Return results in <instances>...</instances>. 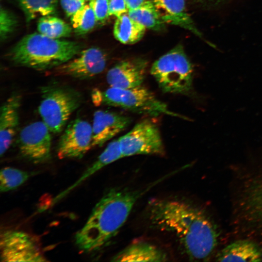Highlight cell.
Returning <instances> with one entry per match:
<instances>
[{
	"mask_svg": "<svg viewBox=\"0 0 262 262\" xmlns=\"http://www.w3.org/2000/svg\"><path fill=\"white\" fill-rule=\"evenodd\" d=\"M147 218L156 229L174 235L191 260H205L217 245L218 234L213 223L203 212L184 201L151 200Z\"/></svg>",
	"mask_w": 262,
	"mask_h": 262,
	"instance_id": "cell-1",
	"label": "cell"
},
{
	"mask_svg": "<svg viewBox=\"0 0 262 262\" xmlns=\"http://www.w3.org/2000/svg\"><path fill=\"white\" fill-rule=\"evenodd\" d=\"M143 192L113 189L95 205L84 226L74 237L82 252H92L104 247L128 219Z\"/></svg>",
	"mask_w": 262,
	"mask_h": 262,
	"instance_id": "cell-2",
	"label": "cell"
},
{
	"mask_svg": "<svg viewBox=\"0 0 262 262\" xmlns=\"http://www.w3.org/2000/svg\"><path fill=\"white\" fill-rule=\"evenodd\" d=\"M81 46L73 41L60 40L40 33L23 37L11 49L9 57L16 66L38 71L54 68L80 52Z\"/></svg>",
	"mask_w": 262,
	"mask_h": 262,
	"instance_id": "cell-3",
	"label": "cell"
},
{
	"mask_svg": "<svg viewBox=\"0 0 262 262\" xmlns=\"http://www.w3.org/2000/svg\"><path fill=\"white\" fill-rule=\"evenodd\" d=\"M92 99L97 105L119 107L151 116L165 114L186 118L171 111L165 103L142 85L130 88L110 87L104 91L97 90L93 92Z\"/></svg>",
	"mask_w": 262,
	"mask_h": 262,
	"instance_id": "cell-4",
	"label": "cell"
},
{
	"mask_svg": "<svg viewBox=\"0 0 262 262\" xmlns=\"http://www.w3.org/2000/svg\"><path fill=\"white\" fill-rule=\"evenodd\" d=\"M40 91V115L51 133H59L81 105L82 95L73 88L57 84L44 86Z\"/></svg>",
	"mask_w": 262,
	"mask_h": 262,
	"instance_id": "cell-5",
	"label": "cell"
},
{
	"mask_svg": "<svg viewBox=\"0 0 262 262\" xmlns=\"http://www.w3.org/2000/svg\"><path fill=\"white\" fill-rule=\"evenodd\" d=\"M150 73L164 92L187 94L192 89L193 67L180 46L157 60Z\"/></svg>",
	"mask_w": 262,
	"mask_h": 262,
	"instance_id": "cell-6",
	"label": "cell"
},
{
	"mask_svg": "<svg viewBox=\"0 0 262 262\" xmlns=\"http://www.w3.org/2000/svg\"><path fill=\"white\" fill-rule=\"evenodd\" d=\"M118 140L123 157L141 154L163 155L165 153L158 127L148 119L137 123Z\"/></svg>",
	"mask_w": 262,
	"mask_h": 262,
	"instance_id": "cell-7",
	"label": "cell"
},
{
	"mask_svg": "<svg viewBox=\"0 0 262 262\" xmlns=\"http://www.w3.org/2000/svg\"><path fill=\"white\" fill-rule=\"evenodd\" d=\"M1 262H46L37 240L20 230L7 229L0 237Z\"/></svg>",
	"mask_w": 262,
	"mask_h": 262,
	"instance_id": "cell-8",
	"label": "cell"
},
{
	"mask_svg": "<svg viewBox=\"0 0 262 262\" xmlns=\"http://www.w3.org/2000/svg\"><path fill=\"white\" fill-rule=\"evenodd\" d=\"M51 132L43 121L33 122L23 128L17 137L20 155L33 164L50 160Z\"/></svg>",
	"mask_w": 262,
	"mask_h": 262,
	"instance_id": "cell-9",
	"label": "cell"
},
{
	"mask_svg": "<svg viewBox=\"0 0 262 262\" xmlns=\"http://www.w3.org/2000/svg\"><path fill=\"white\" fill-rule=\"evenodd\" d=\"M92 127L86 120H72L61 135L57 154L60 159H80L92 147Z\"/></svg>",
	"mask_w": 262,
	"mask_h": 262,
	"instance_id": "cell-10",
	"label": "cell"
},
{
	"mask_svg": "<svg viewBox=\"0 0 262 262\" xmlns=\"http://www.w3.org/2000/svg\"><path fill=\"white\" fill-rule=\"evenodd\" d=\"M106 62V55L102 50L91 48L80 52L77 57L53 68V71L55 75L84 80L101 73Z\"/></svg>",
	"mask_w": 262,
	"mask_h": 262,
	"instance_id": "cell-11",
	"label": "cell"
},
{
	"mask_svg": "<svg viewBox=\"0 0 262 262\" xmlns=\"http://www.w3.org/2000/svg\"><path fill=\"white\" fill-rule=\"evenodd\" d=\"M147 62L142 58L123 60L110 68L106 81L110 87L130 88L141 85L144 81Z\"/></svg>",
	"mask_w": 262,
	"mask_h": 262,
	"instance_id": "cell-12",
	"label": "cell"
},
{
	"mask_svg": "<svg viewBox=\"0 0 262 262\" xmlns=\"http://www.w3.org/2000/svg\"><path fill=\"white\" fill-rule=\"evenodd\" d=\"M131 119L115 112L97 110L93 116L92 146L101 147L112 138L126 129Z\"/></svg>",
	"mask_w": 262,
	"mask_h": 262,
	"instance_id": "cell-13",
	"label": "cell"
},
{
	"mask_svg": "<svg viewBox=\"0 0 262 262\" xmlns=\"http://www.w3.org/2000/svg\"><path fill=\"white\" fill-rule=\"evenodd\" d=\"M20 95L15 94L9 97L0 110V155L1 157L10 147L19 124Z\"/></svg>",
	"mask_w": 262,
	"mask_h": 262,
	"instance_id": "cell-14",
	"label": "cell"
},
{
	"mask_svg": "<svg viewBox=\"0 0 262 262\" xmlns=\"http://www.w3.org/2000/svg\"><path fill=\"white\" fill-rule=\"evenodd\" d=\"M150 0L164 24L180 26L201 36V33L186 12L185 0Z\"/></svg>",
	"mask_w": 262,
	"mask_h": 262,
	"instance_id": "cell-15",
	"label": "cell"
},
{
	"mask_svg": "<svg viewBox=\"0 0 262 262\" xmlns=\"http://www.w3.org/2000/svg\"><path fill=\"white\" fill-rule=\"evenodd\" d=\"M113 262H164L166 253L160 248L150 243L139 241L131 243L115 255Z\"/></svg>",
	"mask_w": 262,
	"mask_h": 262,
	"instance_id": "cell-16",
	"label": "cell"
},
{
	"mask_svg": "<svg viewBox=\"0 0 262 262\" xmlns=\"http://www.w3.org/2000/svg\"><path fill=\"white\" fill-rule=\"evenodd\" d=\"M122 154L118 139L109 143L97 159L82 175L73 184L55 196L51 202L54 205L71 190L96 172L109 164L122 158Z\"/></svg>",
	"mask_w": 262,
	"mask_h": 262,
	"instance_id": "cell-17",
	"label": "cell"
},
{
	"mask_svg": "<svg viewBox=\"0 0 262 262\" xmlns=\"http://www.w3.org/2000/svg\"><path fill=\"white\" fill-rule=\"evenodd\" d=\"M216 259L218 262H260L262 261V250L252 241L238 240L219 252Z\"/></svg>",
	"mask_w": 262,
	"mask_h": 262,
	"instance_id": "cell-18",
	"label": "cell"
},
{
	"mask_svg": "<svg viewBox=\"0 0 262 262\" xmlns=\"http://www.w3.org/2000/svg\"><path fill=\"white\" fill-rule=\"evenodd\" d=\"M146 29L125 13L117 17L114 26L115 38L124 44H132L143 36Z\"/></svg>",
	"mask_w": 262,
	"mask_h": 262,
	"instance_id": "cell-19",
	"label": "cell"
},
{
	"mask_svg": "<svg viewBox=\"0 0 262 262\" xmlns=\"http://www.w3.org/2000/svg\"><path fill=\"white\" fill-rule=\"evenodd\" d=\"M128 14L146 29L158 30L164 25L150 0L136 9L129 10Z\"/></svg>",
	"mask_w": 262,
	"mask_h": 262,
	"instance_id": "cell-20",
	"label": "cell"
},
{
	"mask_svg": "<svg viewBox=\"0 0 262 262\" xmlns=\"http://www.w3.org/2000/svg\"><path fill=\"white\" fill-rule=\"evenodd\" d=\"M28 22L37 16H50L55 13L57 0H18Z\"/></svg>",
	"mask_w": 262,
	"mask_h": 262,
	"instance_id": "cell-21",
	"label": "cell"
},
{
	"mask_svg": "<svg viewBox=\"0 0 262 262\" xmlns=\"http://www.w3.org/2000/svg\"><path fill=\"white\" fill-rule=\"evenodd\" d=\"M37 30L39 33L54 39L68 36L71 32L68 24L58 17L50 16H43L39 19Z\"/></svg>",
	"mask_w": 262,
	"mask_h": 262,
	"instance_id": "cell-22",
	"label": "cell"
},
{
	"mask_svg": "<svg viewBox=\"0 0 262 262\" xmlns=\"http://www.w3.org/2000/svg\"><path fill=\"white\" fill-rule=\"evenodd\" d=\"M29 172L11 167L2 168L0 174V192L14 190L24 183L30 178Z\"/></svg>",
	"mask_w": 262,
	"mask_h": 262,
	"instance_id": "cell-23",
	"label": "cell"
},
{
	"mask_svg": "<svg viewBox=\"0 0 262 262\" xmlns=\"http://www.w3.org/2000/svg\"><path fill=\"white\" fill-rule=\"evenodd\" d=\"M71 17L72 27L76 33L80 35L85 34L91 30L97 21L89 4L84 5Z\"/></svg>",
	"mask_w": 262,
	"mask_h": 262,
	"instance_id": "cell-24",
	"label": "cell"
},
{
	"mask_svg": "<svg viewBox=\"0 0 262 262\" xmlns=\"http://www.w3.org/2000/svg\"><path fill=\"white\" fill-rule=\"evenodd\" d=\"M17 25L16 17L8 10L1 7L0 11V37L4 40L14 31Z\"/></svg>",
	"mask_w": 262,
	"mask_h": 262,
	"instance_id": "cell-25",
	"label": "cell"
},
{
	"mask_svg": "<svg viewBox=\"0 0 262 262\" xmlns=\"http://www.w3.org/2000/svg\"><path fill=\"white\" fill-rule=\"evenodd\" d=\"M109 0H91L89 5L93 9L97 21H103L109 16Z\"/></svg>",
	"mask_w": 262,
	"mask_h": 262,
	"instance_id": "cell-26",
	"label": "cell"
},
{
	"mask_svg": "<svg viewBox=\"0 0 262 262\" xmlns=\"http://www.w3.org/2000/svg\"><path fill=\"white\" fill-rule=\"evenodd\" d=\"M129 9L125 0H109V15L118 17L128 12Z\"/></svg>",
	"mask_w": 262,
	"mask_h": 262,
	"instance_id": "cell-27",
	"label": "cell"
},
{
	"mask_svg": "<svg viewBox=\"0 0 262 262\" xmlns=\"http://www.w3.org/2000/svg\"><path fill=\"white\" fill-rule=\"evenodd\" d=\"M85 0H60L61 6L68 16H72L84 4Z\"/></svg>",
	"mask_w": 262,
	"mask_h": 262,
	"instance_id": "cell-28",
	"label": "cell"
},
{
	"mask_svg": "<svg viewBox=\"0 0 262 262\" xmlns=\"http://www.w3.org/2000/svg\"><path fill=\"white\" fill-rule=\"evenodd\" d=\"M127 7L130 10L136 9L145 3L149 0H125Z\"/></svg>",
	"mask_w": 262,
	"mask_h": 262,
	"instance_id": "cell-29",
	"label": "cell"
},
{
	"mask_svg": "<svg viewBox=\"0 0 262 262\" xmlns=\"http://www.w3.org/2000/svg\"><path fill=\"white\" fill-rule=\"evenodd\" d=\"M201 2L211 4H217L225 0H197Z\"/></svg>",
	"mask_w": 262,
	"mask_h": 262,
	"instance_id": "cell-30",
	"label": "cell"
},
{
	"mask_svg": "<svg viewBox=\"0 0 262 262\" xmlns=\"http://www.w3.org/2000/svg\"><path fill=\"white\" fill-rule=\"evenodd\" d=\"M89 0V1H90V0Z\"/></svg>",
	"mask_w": 262,
	"mask_h": 262,
	"instance_id": "cell-31",
	"label": "cell"
}]
</instances>
